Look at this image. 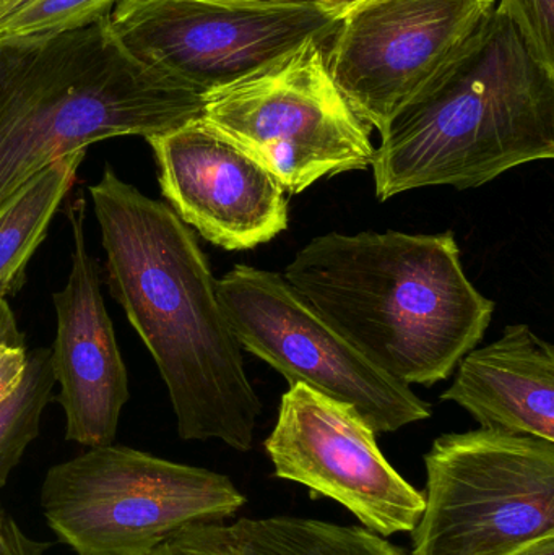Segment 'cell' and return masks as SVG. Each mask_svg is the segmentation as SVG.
<instances>
[{
  "mask_svg": "<svg viewBox=\"0 0 554 555\" xmlns=\"http://www.w3.org/2000/svg\"><path fill=\"white\" fill-rule=\"evenodd\" d=\"M107 286L168 388L182 440L249 452L262 403L194 231L104 166L90 188Z\"/></svg>",
  "mask_w": 554,
  "mask_h": 555,
  "instance_id": "6da1fadb",
  "label": "cell"
},
{
  "mask_svg": "<svg viewBox=\"0 0 554 555\" xmlns=\"http://www.w3.org/2000/svg\"><path fill=\"white\" fill-rule=\"evenodd\" d=\"M283 278L407 387L446 380L493 319L494 302L465 275L452 231L325 234L296 254Z\"/></svg>",
  "mask_w": 554,
  "mask_h": 555,
  "instance_id": "7a4b0ae2",
  "label": "cell"
},
{
  "mask_svg": "<svg viewBox=\"0 0 554 555\" xmlns=\"http://www.w3.org/2000/svg\"><path fill=\"white\" fill-rule=\"evenodd\" d=\"M554 158V75L497 12L381 133L379 201L433 185L481 188L526 163Z\"/></svg>",
  "mask_w": 554,
  "mask_h": 555,
  "instance_id": "3957f363",
  "label": "cell"
},
{
  "mask_svg": "<svg viewBox=\"0 0 554 555\" xmlns=\"http://www.w3.org/2000/svg\"><path fill=\"white\" fill-rule=\"evenodd\" d=\"M204 94L127 54L109 16L59 35L0 41V211L46 166L114 137L202 116Z\"/></svg>",
  "mask_w": 554,
  "mask_h": 555,
  "instance_id": "277c9868",
  "label": "cell"
},
{
  "mask_svg": "<svg viewBox=\"0 0 554 555\" xmlns=\"http://www.w3.org/2000/svg\"><path fill=\"white\" fill-rule=\"evenodd\" d=\"M244 505L228 476L114 443L52 466L41 486L46 521L78 555H152Z\"/></svg>",
  "mask_w": 554,
  "mask_h": 555,
  "instance_id": "5b68a950",
  "label": "cell"
},
{
  "mask_svg": "<svg viewBox=\"0 0 554 555\" xmlns=\"http://www.w3.org/2000/svg\"><path fill=\"white\" fill-rule=\"evenodd\" d=\"M425 508L410 555H507L554 537V442L477 429L425 455Z\"/></svg>",
  "mask_w": 554,
  "mask_h": 555,
  "instance_id": "8992f818",
  "label": "cell"
},
{
  "mask_svg": "<svg viewBox=\"0 0 554 555\" xmlns=\"http://www.w3.org/2000/svg\"><path fill=\"white\" fill-rule=\"evenodd\" d=\"M327 41L308 39L246 77L204 94L202 119L253 153L285 192L373 165L371 127L332 80Z\"/></svg>",
  "mask_w": 554,
  "mask_h": 555,
  "instance_id": "52a82bcc",
  "label": "cell"
},
{
  "mask_svg": "<svg viewBox=\"0 0 554 555\" xmlns=\"http://www.w3.org/2000/svg\"><path fill=\"white\" fill-rule=\"evenodd\" d=\"M217 297L241 348L289 385L351 404L374 433H396L431 417V404L358 351L282 273L236 266L217 280Z\"/></svg>",
  "mask_w": 554,
  "mask_h": 555,
  "instance_id": "ba28073f",
  "label": "cell"
},
{
  "mask_svg": "<svg viewBox=\"0 0 554 555\" xmlns=\"http://www.w3.org/2000/svg\"><path fill=\"white\" fill-rule=\"evenodd\" d=\"M111 28L127 54L205 94L308 39L328 41L338 20L318 3L233 7L204 0H119Z\"/></svg>",
  "mask_w": 554,
  "mask_h": 555,
  "instance_id": "9c48e42d",
  "label": "cell"
},
{
  "mask_svg": "<svg viewBox=\"0 0 554 555\" xmlns=\"http://www.w3.org/2000/svg\"><path fill=\"white\" fill-rule=\"evenodd\" d=\"M497 0H366L325 46L332 80L361 120L383 133L493 12Z\"/></svg>",
  "mask_w": 554,
  "mask_h": 555,
  "instance_id": "30bf717a",
  "label": "cell"
},
{
  "mask_svg": "<svg viewBox=\"0 0 554 555\" xmlns=\"http://www.w3.org/2000/svg\"><path fill=\"white\" fill-rule=\"evenodd\" d=\"M263 447L276 478L332 499L379 537L412 533L422 517L425 494L387 462L351 404L289 385Z\"/></svg>",
  "mask_w": 554,
  "mask_h": 555,
  "instance_id": "8fae6325",
  "label": "cell"
},
{
  "mask_svg": "<svg viewBox=\"0 0 554 555\" xmlns=\"http://www.w3.org/2000/svg\"><path fill=\"white\" fill-rule=\"evenodd\" d=\"M145 140L155 155L163 197L208 243L249 250L288 227L279 179L202 117Z\"/></svg>",
  "mask_w": 554,
  "mask_h": 555,
  "instance_id": "7c38bea8",
  "label": "cell"
},
{
  "mask_svg": "<svg viewBox=\"0 0 554 555\" xmlns=\"http://www.w3.org/2000/svg\"><path fill=\"white\" fill-rule=\"evenodd\" d=\"M70 273L52 294L57 330L51 348L57 401L65 414V439L80 446H109L130 398L129 375L101 293L100 269L85 236L87 202L78 195L68 208Z\"/></svg>",
  "mask_w": 554,
  "mask_h": 555,
  "instance_id": "4fadbf2b",
  "label": "cell"
},
{
  "mask_svg": "<svg viewBox=\"0 0 554 555\" xmlns=\"http://www.w3.org/2000/svg\"><path fill=\"white\" fill-rule=\"evenodd\" d=\"M442 401H454L481 429L523 434L554 442V348L529 325L472 349Z\"/></svg>",
  "mask_w": 554,
  "mask_h": 555,
  "instance_id": "5bb4252c",
  "label": "cell"
},
{
  "mask_svg": "<svg viewBox=\"0 0 554 555\" xmlns=\"http://www.w3.org/2000/svg\"><path fill=\"white\" fill-rule=\"evenodd\" d=\"M152 555H410L364 527L302 517L195 525Z\"/></svg>",
  "mask_w": 554,
  "mask_h": 555,
  "instance_id": "9a60e30c",
  "label": "cell"
},
{
  "mask_svg": "<svg viewBox=\"0 0 554 555\" xmlns=\"http://www.w3.org/2000/svg\"><path fill=\"white\" fill-rule=\"evenodd\" d=\"M85 153H68L36 172L0 211V299L25 281L26 267L74 185Z\"/></svg>",
  "mask_w": 554,
  "mask_h": 555,
  "instance_id": "2e32d148",
  "label": "cell"
},
{
  "mask_svg": "<svg viewBox=\"0 0 554 555\" xmlns=\"http://www.w3.org/2000/svg\"><path fill=\"white\" fill-rule=\"evenodd\" d=\"M55 380L51 349L28 351L25 374L16 390L0 404V489L39 436L41 417L52 400Z\"/></svg>",
  "mask_w": 554,
  "mask_h": 555,
  "instance_id": "e0dca14e",
  "label": "cell"
},
{
  "mask_svg": "<svg viewBox=\"0 0 554 555\" xmlns=\"http://www.w3.org/2000/svg\"><path fill=\"white\" fill-rule=\"evenodd\" d=\"M119 0H9L0 5V41L59 35L109 16Z\"/></svg>",
  "mask_w": 554,
  "mask_h": 555,
  "instance_id": "ac0fdd59",
  "label": "cell"
},
{
  "mask_svg": "<svg viewBox=\"0 0 554 555\" xmlns=\"http://www.w3.org/2000/svg\"><path fill=\"white\" fill-rule=\"evenodd\" d=\"M494 9L516 26L532 57L554 75V0H500Z\"/></svg>",
  "mask_w": 554,
  "mask_h": 555,
  "instance_id": "d6986e66",
  "label": "cell"
},
{
  "mask_svg": "<svg viewBox=\"0 0 554 555\" xmlns=\"http://www.w3.org/2000/svg\"><path fill=\"white\" fill-rule=\"evenodd\" d=\"M28 362V349L22 345L0 346V404L16 390Z\"/></svg>",
  "mask_w": 554,
  "mask_h": 555,
  "instance_id": "ffe728a7",
  "label": "cell"
},
{
  "mask_svg": "<svg viewBox=\"0 0 554 555\" xmlns=\"http://www.w3.org/2000/svg\"><path fill=\"white\" fill-rule=\"evenodd\" d=\"M48 550V543L26 537L18 524L0 507V555H44Z\"/></svg>",
  "mask_w": 554,
  "mask_h": 555,
  "instance_id": "44dd1931",
  "label": "cell"
},
{
  "mask_svg": "<svg viewBox=\"0 0 554 555\" xmlns=\"http://www.w3.org/2000/svg\"><path fill=\"white\" fill-rule=\"evenodd\" d=\"M25 336L16 325L15 315L5 299H0V346L22 345Z\"/></svg>",
  "mask_w": 554,
  "mask_h": 555,
  "instance_id": "7402d4cb",
  "label": "cell"
},
{
  "mask_svg": "<svg viewBox=\"0 0 554 555\" xmlns=\"http://www.w3.org/2000/svg\"><path fill=\"white\" fill-rule=\"evenodd\" d=\"M204 2L220 3V5L233 7H285L315 3L314 0H204Z\"/></svg>",
  "mask_w": 554,
  "mask_h": 555,
  "instance_id": "603a6c76",
  "label": "cell"
},
{
  "mask_svg": "<svg viewBox=\"0 0 554 555\" xmlns=\"http://www.w3.org/2000/svg\"><path fill=\"white\" fill-rule=\"evenodd\" d=\"M314 2L340 22L342 16H344L348 10L366 2V0H314Z\"/></svg>",
  "mask_w": 554,
  "mask_h": 555,
  "instance_id": "cb8c5ba5",
  "label": "cell"
},
{
  "mask_svg": "<svg viewBox=\"0 0 554 555\" xmlns=\"http://www.w3.org/2000/svg\"><path fill=\"white\" fill-rule=\"evenodd\" d=\"M507 555H554V537L545 538V540L536 541L529 546L520 547L516 553Z\"/></svg>",
  "mask_w": 554,
  "mask_h": 555,
  "instance_id": "d4e9b609",
  "label": "cell"
}]
</instances>
